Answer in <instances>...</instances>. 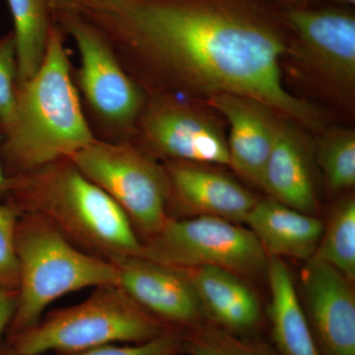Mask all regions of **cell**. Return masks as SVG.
Here are the masks:
<instances>
[{
    "instance_id": "13",
    "label": "cell",
    "mask_w": 355,
    "mask_h": 355,
    "mask_svg": "<svg viewBox=\"0 0 355 355\" xmlns=\"http://www.w3.org/2000/svg\"><path fill=\"white\" fill-rule=\"evenodd\" d=\"M169 211L244 223L258 198L232 177L203 164L164 162Z\"/></svg>"
},
{
    "instance_id": "6",
    "label": "cell",
    "mask_w": 355,
    "mask_h": 355,
    "mask_svg": "<svg viewBox=\"0 0 355 355\" xmlns=\"http://www.w3.org/2000/svg\"><path fill=\"white\" fill-rule=\"evenodd\" d=\"M53 19L76 43L73 79L96 139L130 141L148 96L130 76L104 34L71 7L53 2Z\"/></svg>"
},
{
    "instance_id": "22",
    "label": "cell",
    "mask_w": 355,
    "mask_h": 355,
    "mask_svg": "<svg viewBox=\"0 0 355 355\" xmlns=\"http://www.w3.org/2000/svg\"><path fill=\"white\" fill-rule=\"evenodd\" d=\"M318 161L324 180L334 193L355 184V135L352 130H336L322 139Z\"/></svg>"
},
{
    "instance_id": "32",
    "label": "cell",
    "mask_w": 355,
    "mask_h": 355,
    "mask_svg": "<svg viewBox=\"0 0 355 355\" xmlns=\"http://www.w3.org/2000/svg\"><path fill=\"white\" fill-rule=\"evenodd\" d=\"M0 133H1V127H0ZM2 135V133H1Z\"/></svg>"
},
{
    "instance_id": "20",
    "label": "cell",
    "mask_w": 355,
    "mask_h": 355,
    "mask_svg": "<svg viewBox=\"0 0 355 355\" xmlns=\"http://www.w3.org/2000/svg\"><path fill=\"white\" fill-rule=\"evenodd\" d=\"M314 258L336 268L350 282L355 280V200L347 198L336 205L323 234Z\"/></svg>"
},
{
    "instance_id": "31",
    "label": "cell",
    "mask_w": 355,
    "mask_h": 355,
    "mask_svg": "<svg viewBox=\"0 0 355 355\" xmlns=\"http://www.w3.org/2000/svg\"><path fill=\"white\" fill-rule=\"evenodd\" d=\"M338 1L345 2V3L347 4H352V6L355 3V0H338Z\"/></svg>"
},
{
    "instance_id": "29",
    "label": "cell",
    "mask_w": 355,
    "mask_h": 355,
    "mask_svg": "<svg viewBox=\"0 0 355 355\" xmlns=\"http://www.w3.org/2000/svg\"><path fill=\"white\" fill-rule=\"evenodd\" d=\"M60 1H64V2H91V1H100V0H60Z\"/></svg>"
},
{
    "instance_id": "27",
    "label": "cell",
    "mask_w": 355,
    "mask_h": 355,
    "mask_svg": "<svg viewBox=\"0 0 355 355\" xmlns=\"http://www.w3.org/2000/svg\"><path fill=\"white\" fill-rule=\"evenodd\" d=\"M2 135L0 133V144H1ZM11 178L7 176L3 167H2L1 161H0V203H4L8 200L9 193H10Z\"/></svg>"
},
{
    "instance_id": "19",
    "label": "cell",
    "mask_w": 355,
    "mask_h": 355,
    "mask_svg": "<svg viewBox=\"0 0 355 355\" xmlns=\"http://www.w3.org/2000/svg\"><path fill=\"white\" fill-rule=\"evenodd\" d=\"M14 23L18 83L36 73L41 67L51 26L53 0H7Z\"/></svg>"
},
{
    "instance_id": "5",
    "label": "cell",
    "mask_w": 355,
    "mask_h": 355,
    "mask_svg": "<svg viewBox=\"0 0 355 355\" xmlns=\"http://www.w3.org/2000/svg\"><path fill=\"white\" fill-rule=\"evenodd\" d=\"M78 304L46 313L4 343L17 355H76L114 343H141L172 329L141 309L119 286L93 288Z\"/></svg>"
},
{
    "instance_id": "21",
    "label": "cell",
    "mask_w": 355,
    "mask_h": 355,
    "mask_svg": "<svg viewBox=\"0 0 355 355\" xmlns=\"http://www.w3.org/2000/svg\"><path fill=\"white\" fill-rule=\"evenodd\" d=\"M277 355L259 338H240L203 323L183 331V355Z\"/></svg>"
},
{
    "instance_id": "7",
    "label": "cell",
    "mask_w": 355,
    "mask_h": 355,
    "mask_svg": "<svg viewBox=\"0 0 355 355\" xmlns=\"http://www.w3.org/2000/svg\"><path fill=\"white\" fill-rule=\"evenodd\" d=\"M69 159L121 207L141 243L171 217L162 163L132 142L96 139Z\"/></svg>"
},
{
    "instance_id": "17",
    "label": "cell",
    "mask_w": 355,
    "mask_h": 355,
    "mask_svg": "<svg viewBox=\"0 0 355 355\" xmlns=\"http://www.w3.org/2000/svg\"><path fill=\"white\" fill-rule=\"evenodd\" d=\"M261 188L273 200L303 214L312 216L317 209L309 156L300 137L286 123L280 125L263 169Z\"/></svg>"
},
{
    "instance_id": "11",
    "label": "cell",
    "mask_w": 355,
    "mask_h": 355,
    "mask_svg": "<svg viewBox=\"0 0 355 355\" xmlns=\"http://www.w3.org/2000/svg\"><path fill=\"white\" fill-rule=\"evenodd\" d=\"M112 263L118 270L119 286L159 321L183 331L205 322L197 293L184 270L141 256L123 257Z\"/></svg>"
},
{
    "instance_id": "15",
    "label": "cell",
    "mask_w": 355,
    "mask_h": 355,
    "mask_svg": "<svg viewBox=\"0 0 355 355\" xmlns=\"http://www.w3.org/2000/svg\"><path fill=\"white\" fill-rule=\"evenodd\" d=\"M182 270L195 288L207 323L240 338H257L260 300L240 275L214 266Z\"/></svg>"
},
{
    "instance_id": "10",
    "label": "cell",
    "mask_w": 355,
    "mask_h": 355,
    "mask_svg": "<svg viewBox=\"0 0 355 355\" xmlns=\"http://www.w3.org/2000/svg\"><path fill=\"white\" fill-rule=\"evenodd\" d=\"M311 331L321 355H355L354 282L329 263L312 258L301 272Z\"/></svg>"
},
{
    "instance_id": "12",
    "label": "cell",
    "mask_w": 355,
    "mask_h": 355,
    "mask_svg": "<svg viewBox=\"0 0 355 355\" xmlns=\"http://www.w3.org/2000/svg\"><path fill=\"white\" fill-rule=\"evenodd\" d=\"M287 25L300 53L329 83L350 90L355 81V18L338 9L292 8Z\"/></svg>"
},
{
    "instance_id": "28",
    "label": "cell",
    "mask_w": 355,
    "mask_h": 355,
    "mask_svg": "<svg viewBox=\"0 0 355 355\" xmlns=\"http://www.w3.org/2000/svg\"><path fill=\"white\" fill-rule=\"evenodd\" d=\"M0 355H17L13 352L6 343L2 345L1 349H0Z\"/></svg>"
},
{
    "instance_id": "23",
    "label": "cell",
    "mask_w": 355,
    "mask_h": 355,
    "mask_svg": "<svg viewBox=\"0 0 355 355\" xmlns=\"http://www.w3.org/2000/svg\"><path fill=\"white\" fill-rule=\"evenodd\" d=\"M20 212L10 202L0 203V289L17 291L19 263L16 252V227Z\"/></svg>"
},
{
    "instance_id": "24",
    "label": "cell",
    "mask_w": 355,
    "mask_h": 355,
    "mask_svg": "<svg viewBox=\"0 0 355 355\" xmlns=\"http://www.w3.org/2000/svg\"><path fill=\"white\" fill-rule=\"evenodd\" d=\"M18 85V62L13 31L0 38V127L1 133L12 116Z\"/></svg>"
},
{
    "instance_id": "9",
    "label": "cell",
    "mask_w": 355,
    "mask_h": 355,
    "mask_svg": "<svg viewBox=\"0 0 355 355\" xmlns=\"http://www.w3.org/2000/svg\"><path fill=\"white\" fill-rule=\"evenodd\" d=\"M130 142L156 161L229 166L221 128L178 96H148Z\"/></svg>"
},
{
    "instance_id": "4",
    "label": "cell",
    "mask_w": 355,
    "mask_h": 355,
    "mask_svg": "<svg viewBox=\"0 0 355 355\" xmlns=\"http://www.w3.org/2000/svg\"><path fill=\"white\" fill-rule=\"evenodd\" d=\"M15 243L19 284L6 336L36 326L49 306L62 296L85 288L119 286L118 270L111 261L74 246L42 217L20 214Z\"/></svg>"
},
{
    "instance_id": "1",
    "label": "cell",
    "mask_w": 355,
    "mask_h": 355,
    "mask_svg": "<svg viewBox=\"0 0 355 355\" xmlns=\"http://www.w3.org/2000/svg\"><path fill=\"white\" fill-rule=\"evenodd\" d=\"M95 25L147 96L232 94L303 123L316 111L284 86L282 28L256 0L60 2Z\"/></svg>"
},
{
    "instance_id": "18",
    "label": "cell",
    "mask_w": 355,
    "mask_h": 355,
    "mask_svg": "<svg viewBox=\"0 0 355 355\" xmlns=\"http://www.w3.org/2000/svg\"><path fill=\"white\" fill-rule=\"evenodd\" d=\"M268 319L277 355H321L299 299L291 270L279 258H268Z\"/></svg>"
},
{
    "instance_id": "26",
    "label": "cell",
    "mask_w": 355,
    "mask_h": 355,
    "mask_svg": "<svg viewBox=\"0 0 355 355\" xmlns=\"http://www.w3.org/2000/svg\"><path fill=\"white\" fill-rule=\"evenodd\" d=\"M17 304V291L0 289V349L4 340Z\"/></svg>"
},
{
    "instance_id": "16",
    "label": "cell",
    "mask_w": 355,
    "mask_h": 355,
    "mask_svg": "<svg viewBox=\"0 0 355 355\" xmlns=\"http://www.w3.org/2000/svg\"><path fill=\"white\" fill-rule=\"evenodd\" d=\"M244 223L256 236L268 258L303 261L314 256L324 226L321 219L272 198L258 200Z\"/></svg>"
},
{
    "instance_id": "2",
    "label": "cell",
    "mask_w": 355,
    "mask_h": 355,
    "mask_svg": "<svg viewBox=\"0 0 355 355\" xmlns=\"http://www.w3.org/2000/svg\"><path fill=\"white\" fill-rule=\"evenodd\" d=\"M64 37L53 19L41 67L18 83L12 116L0 144V161L9 178L70 158L96 140L74 83Z\"/></svg>"
},
{
    "instance_id": "3",
    "label": "cell",
    "mask_w": 355,
    "mask_h": 355,
    "mask_svg": "<svg viewBox=\"0 0 355 355\" xmlns=\"http://www.w3.org/2000/svg\"><path fill=\"white\" fill-rule=\"evenodd\" d=\"M7 202L50 222L74 246L107 261L140 256L142 243L125 212L69 158L11 178Z\"/></svg>"
},
{
    "instance_id": "25",
    "label": "cell",
    "mask_w": 355,
    "mask_h": 355,
    "mask_svg": "<svg viewBox=\"0 0 355 355\" xmlns=\"http://www.w3.org/2000/svg\"><path fill=\"white\" fill-rule=\"evenodd\" d=\"M76 355H183V330L172 328L148 342L114 343Z\"/></svg>"
},
{
    "instance_id": "30",
    "label": "cell",
    "mask_w": 355,
    "mask_h": 355,
    "mask_svg": "<svg viewBox=\"0 0 355 355\" xmlns=\"http://www.w3.org/2000/svg\"><path fill=\"white\" fill-rule=\"evenodd\" d=\"M282 1L291 2V3H301V2H304L305 0H282Z\"/></svg>"
},
{
    "instance_id": "8",
    "label": "cell",
    "mask_w": 355,
    "mask_h": 355,
    "mask_svg": "<svg viewBox=\"0 0 355 355\" xmlns=\"http://www.w3.org/2000/svg\"><path fill=\"white\" fill-rule=\"evenodd\" d=\"M140 256L178 270L214 266L240 277L266 272L268 257L241 224L214 216L170 217Z\"/></svg>"
},
{
    "instance_id": "14",
    "label": "cell",
    "mask_w": 355,
    "mask_h": 355,
    "mask_svg": "<svg viewBox=\"0 0 355 355\" xmlns=\"http://www.w3.org/2000/svg\"><path fill=\"white\" fill-rule=\"evenodd\" d=\"M209 100L230 125L229 166L250 183L261 187L282 121L265 105L243 96L218 94Z\"/></svg>"
}]
</instances>
